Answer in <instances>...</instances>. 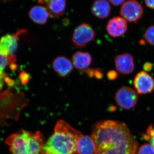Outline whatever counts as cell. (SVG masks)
Returning <instances> with one entry per match:
<instances>
[{
	"instance_id": "6da1fadb",
	"label": "cell",
	"mask_w": 154,
	"mask_h": 154,
	"mask_svg": "<svg viewBox=\"0 0 154 154\" xmlns=\"http://www.w3.org/2000/svg\"><path fill=\"white\" fill-rule=\"evenodd\" d=\"M92 139L94 154H137V141L124 123L113 120L96 123L93 128Z\"/></svg>"
},
{
	"instance_id": "7a4b0ae2",
	"label": "cell",
	"mask_w": 154,
	"mask_h": 154,
	"mask_svg": "<svg viewBox=\"0 0 154 154\" xmlns=\"http://www.w3.org/2000/svg\"><path fill=\"white\" fill-rule=\"evenodd\" d=\"M83 136L66 122H57L54 132L42 147V154H77L78 140Z\"/></svg>"
},
{
	"instance_id": "3957f363",
	"label": "cell",
	"mask_w": 154,
	"mask_h": 154,
	"mask_svg": "<svg viewBox=\"0 0 154 154\" xmlns=\"http://www.w3.org/2000/svg\"><path fill=\"white\" fill-rule=\"evenodd\" d=\"M5 143L12 154H42L44 137L40 131L22 129L8 137Z\"/></svg>"
},
{
	"instance_id": "277c9868",
	"label": "cell",
	"mask_w": 154,
	"mask_h": 154,
	"mask_svg": "<svg viewBox=\"0 0 154 154\" xmlns=\"http://www.w3.org/2000/svg\"><path fill=\"white\" fill-rule=\"evenodd\" d=\"M96 35V32L91 25L82 23L75 29L72 42L75 47L82 48L85 47L91 42L94 41Z\"/></svg>"
},
{
	"instance_id": "5b68a950",
	"label": "cell",
	"mask_w": 154,
	"mask_h": 154,
	"mask_svg": "<svg viewBox=\"0 0 154 154\" xmlns=\"http://www.w3.org/2000/svg\"><path fill=\"white\" fill-rule=\"evenodd\" d=\"M143 7L137 0H128L122 5L120 14L127 22L137 24L143 16Z\"/></svg>"
},
{
	"instance_id": "8992f818",
	"label": "cell",
	"mask_w": 154,
	"mask_h": 154,
	"mask_svg": "<svg viewBox=\"0 0 154 154\" xmlns=\"http://www.w3.org/2000/svg\"><path fill=\"white\" fill-rule=\"evenodd\" d=\"M138 96L136 91L129 87L119 88L115 94V100L117 105L125 110L133 108L137 104Z\"/></svg>"
},
{
	"instance_id": "52a82bcc",
	"label": "cell",
	"mask_w": 154,
	"mask_h": 154,
	"mask_svg": "<svg viewBox=\"0 0 154 154\" xmlns=\"http://www.w3.org/2000/svg\"><path fill=\"white\" fill-rule=\"evenodd\" d=\"M133 85L138 94H150L154 91V79L147 72L141 71L137 74Z\"/></svg>"
},
{
	"instance_id": "ba28073f",
	"label": "cell",
	"mask_w": 154,
	"mask_h": 154,
	"mask_svg": "<svg viewBox=\"0 0 154 154\" xmlns=\"http://www.w3.org/2000/svg\"><path fill=\"white\" fill-rule=\"evenodd\" d=\"M26 30L22 29L15 34H8L0 40V53L6 57H11L17 50L19 35L25 33Z\"/></svg>"
},
{
	"instance_id": "9c48e42d",
	"label": "cell",
	"mask_w": 154,
	"mask_h": 154,
	"mask_svg": "<svg viewBox=\"0 0 154 154\" xmlns=\"http://www.w3.org/2000/svg\"><path fill=\"white\" fill-rule=\"evenodd\" d=\"M114 63L116 70L122 75H129L134 71V59L129 53H125L116 56Z\"/></svg>"
},
{
	"instance_id": "30bf717a",
	"label": "cell",
	"mask_w": 154,
	"mask_h": 154,
	"mask_svg": "<svg viewBox=\"0 0 154 154\" xmlns=\"http://www.w3.org/2000/svg\"><path fill=\"white\" fill-rule=\"evenodd\" d=\"M106 30L108 34L113 38L122 36L128 29L127 21L120 17H113L107 22Z\"/></svg>"
},
{
	"instance_id": "8fae6325",
	"label": "cell",
	"mask_w": 154,
	"mask_h": 154,
	"mask_svg": "<svg viewBox=\"0 0 154 154\" xmlns=\"http://www.w3.org/2000/svg\"><path fill=\"white\" fill-rule=\"evenodd\" d=\"M53 69L59 76L66 77L73 69L74 66L69 59L63 56H59L54 60L52 63Z\"/></svg>"
},
{
	"instance_id": "7c38bea8",
	"label": "cell",
	"mask_w": 154,
	"mask_h": 154,
	"mask_svg": "<svg viewBox=\"0 0 154 154\" xmlns=\"http://www.w3.org/2000/svg\"><path fill=\"white\" fill-rule=\"evenodd\" d=\"M111 11V6L107 0H95L91 8L92 14L101 19L109 17Z\"/></svg>"
},
{
	"instance_id": "4fadbf2b",
	"label": "cell",
	"mask_w": 154,
	"mask_h": 154,
	"mask_svg": "<svg viewBox=\"0 0 154 154\" xmlns=\"http://www.w3.org/2000/svg\"><path fill=\"white\" fill-rule=\"evenodd\" d=\"M74 67L81 71L88 69L92 62V57L89 53L77 51L72 56Z\"/></svg>"
},
{
	"instance_id": "5bb4252c",
	"label": "cell",
	"mask_w": 154,
	"mask_h": 154,
	"mask_svg": "<svg viewBox=\"0 0 154 154\" xmlns=\"http://www.w3.org/2000/svg\"><path fill=\"white\" fill-rule=\"evenodd\" d=\"M29 17L34 23L39 25H44L47 22L49 15L45 7L36 5L30 9Z\"/></svg>"
},
{
	"instance_id": "9a60e30c",
	"label": "cell",
	"mask_w": 154,
	"mask_h": 154,
	"mask_svg": "<svg viewBox=\"0 0 154 154\" xmlns=\"http://www.w3.org/2000/svg\"><path fill=\"white\" fill-rule=\"evenodd\" d=\"M49 17L56 18L63 16L66 8V0H52L46 5Z\"/></svg>"
},
{
	"instance_id": "2e32d148",
	"label": "cell",
	"mask_w": 154,
	"mask_h": 154,
	"mask_svg": "<svg viewBox=\"0 0 154 154\" xmlns=\"http://www.w3.org/2000/svg\"><path fill=\"white\" fill-rule=\"evenodd\" d=\"M95 152V144L92 137L83 135L78 140L77 154H94Z\"/></svg>"
},
{
	"instance_id": "e0dca14e",
	"label": "cell",
	"mask_w": 154,
	"mask_h": 154,
	"mask_svg": "<svg viewBox=\"0 0 154 154\" xmlns=\"http://www.w3.org/2000/svg\"><path fill=\"white\" fill-rule=\"evenodd\" d=\"M16 59L15 55L12 56L11 57H6L0 53V75L6 76L4 70L8 65L12 69H16L17 67V64L15 63Z\"/></svg>"
},
{
	"instance_id": "ac0fdd59",
	"label": "cell",
	"mask_w": 154,
	"mask_h": 154,
	"mask_svg": "<svg viewBox=\"0 0 154 154\" xmlns=\"http://www.w3.org/2000/svg\"><path fill=\"white\" fill-rule=\"evenodd\" d=\"M145 39L150 45L154 46V25L147 28L144 34Z\"/></svg>"
},
{
	"instance_id": "d6986e66",
	"label": "cell",
	"mask_w": 154,
	"mask_h": 154,
	"mask_svg": "<svg viewBox=\"0 0 154 154\" xmlns=\"http://www.w3.org/2000/svg\"><path fill=\"white\" fill-rule=\"evenodd\" d=\"M138 154H154V148L151 145L146 144L140 148Z\"/></svg>"
},
{
	"instance_id": "ffe728a7",
	"label": "cell",
	"mask_w": 154,
	"mask_h": 154,
	"mask_svg": "<svg viewBox=\"0 0 154 154\" xmlns=\"http://www.w3.org/2000/svg\"><path fill=\"white\" fill-rule=\"evenodd\" d=\"M145 139L149 142L151 145L154 148V127L151 125L148 128L147 131V135H144Z\"/></svg>"
},
{
	"instance_id": "44dd1931",
	"label": "cell",
	"mask_w": 154,
	"mask_h": 154,
	"mask_svg": "<svg viewBox=\"0 0 154 154\" xmlns=\"http://www.w3.org/2000/svg\"><path fill=\"white\" fill-rule=\"evenodd\" d=\"M107 76L108 79L110 81H113L117 79L118 76V73L115 70H111L107 72Z\"/></svg>"
},
{
	"instance_id": "7402d4cb",
	"label": "cell",
	"mask_w": 154,
	"mask_h": 154,
	"mask_svg": "<svg viewBox=\"0 0 154 154\" xmlns=\"http://www.w3.org/2000/svg\"><path fill=\"white\" fill-rule=\"evenodd\" d=\"M20 79L23 85H25L29 81V76L28 74L25 72H21L20 75Z\"/></svg>"
},
{
	"instance_id": "603a6c76",
	"label": "cell",
	"mask_w": 154,
	"mask_h": 154,
	"mask_svg": "<svg viewBox=\"0 0 154 154\" xmlns=\"http://www.w3.org/2000/svg\"><path fill=\"white\" fill-rule=\"evenodd\" d=\"M114 6H118L122 5L125 2V0H107Z\"/></svg>"
},
{
	"instance_id": "cb8c5ba5",
	"label": "cell",
	"mask_w": 154,
	"mask_h": 154,
	"mask_svg": "<svg viewBox=\"0 0 154 154\" xmlns=\"http://www.w3.org/2000/svg\"><path fill=\"white\" fill-rule=\"evenodd\" d=\"M143 68L144 70V71L146 72H150L153 69L152 64L151 63H146L143 65Z\"/></svg>"
},
{
	"instance_id": "d4e9b609",
	"label": "cell",
	"mask_w": 154,
	"mask_h": 154,
	"mask_svg": "<svg viewBox=\"0 0 154 154\" xmlns=\"http://www.w3.org/2000/svg\"><path fill=\"white\" fill-rule=\"evenodd\" d=\"M9 79V78L6 77V76L0 75V91L2 89L4 83H7V81H8Z\"/></svg>"
},
{
	"instance_id": "484cf974",
	"label": "cell",
	"mask_w": 154,
	"mask_h": 154,
	"mask_svg": "<svg viewBox=\"0 0 154 154\" xmlns=\"http://www.w3.org/2000/svg\"><path fill=\"white\" fill-rule=\"evenodd\" d=\"M103 72L101 70L99 69H96V72H95V76L94 77L98 79H101L103 78Z\"/></svg>"
},
{
	"instance_id": "4316f807",
	"label": "cell",
	"mask_w": 154,
	"mask_h": 154,
	"mask_svg": "<svg viewBox=\"0 0 154 154\" xmlns=\"http://www.w3.org/2000/svg\"><path fill=\"white\" fill-rule=\"evenodd\" d=\"M146 5L148 8L154 9V0H144Z\"/></svg>"
},
{
	"instance_id": "83f0119b",
	"label": "cell",
	"mask_w": 154,
	"mask_h": 154,
	"mask_svg": "<svg viewBox=\"0 0 154 154\" xmlns=\"http://www.w3.org/2000/svg\"><path fill=\"white\" fill-rule=\"evenodd\" d=\"M145 42H146L145 40L142 39V40H140V44L141 45H143L145 44Z\"/></svg>"
},
{
	"instance_id": "f1b7e54d",
	"label": "cell",
	"mask_w": 154,
	"mask_h": 154,
	"mask_svg": "<svg viewBox=\"0 0 154 154\" xmlns=\"http://www.w3.org/2000/svg\"><path fill=\"white\" fill-rule=\"evenodd\" d=\"M2 1L4 2H11V1H13V0H2Z\"/></svg>"
}]
</instances>
